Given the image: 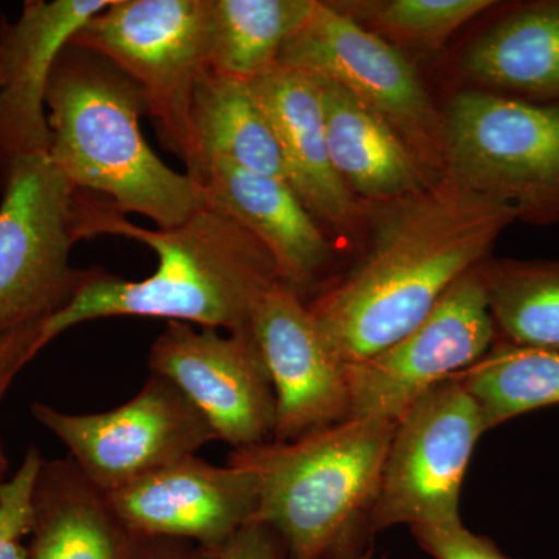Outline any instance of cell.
I'll use <instances>...</instances> for the list:
<instances>
[{"mask_svg": "<svg viewBox=\"0 0 559 559\" xmlns=\"http://www.w3.org/2000/svg\"><path fill=\"white\" fill-rule=\"evenodd\" d=\"M444 117L447 173L518 219L559 223V103L460 92Z\"/></svg>", "mask_w": 559, "mask_h": 559, "instance_id": "8992f818", "label": "cell"}, {"mask_svg": "<svg viewBox=\"0 0 559 559\" xmlns=\"http://www.w3.org/2000/svg\"><path fill=\"white\" fill-rule=\"evenodd\" d=\"M44 322L22 326L0 337V403L17 373L40 352V326Z\"/></svg>", "mask_w": 559, "mask_h": 559, "instance_id": "4316f807", "label": "cell"}, {"mask_svg": "<svg viewBox=\"0 0 559 559\" xmlns=\"http://www.w3.org/2000/svg\"><path fill=\"white\" fill-rule=\"evenodd\" d=\"M491 430L527 412L559 404V348L496 342L459 373Z\"/></svg>", "mask_w": 559, "mask_h": 559, "instance_id": "603a6c76", "label": "cell"}, {"mask_svg": "<svg viewBox=\"0 0 559 559\" xmlns=\"http://www.w3.org/2000/svg\"><path fill=\"white\" fill-rule=\"evenodd\" d=\"M5 469L7 459L5 454H3L2 447H0V484H2V477L3 474H5ZM0 559H27V550L22 551V554H11V551L3 547L2 540H0Z\"/></svg>", "mask_w": 559, "mask_h": 559, "instance_id": "f546056e", "label": "cell"}, {"mask_svg": "<svg viewBox=\"0 0 559 559\" xmlns=\"http://www.w3.org/2000/svg\"><path fill=\"white\" fill-rule=\"evenodd\" d=\"M76 240L116 235L156 252V271L143 280L94 267L72 300L40 326L39 347L80 323L108 318H151L226 333L250 330L261 297L280 282L264 246L241 224L205 205L170 229L131 223L102 198L73 193Z\"/></svg>", "mask_w": 559, "mask_h": 559, "instance_id": "7a4b0ae2", "label": "cell"}, {"mask_svg": "<svg viewBox=\"0 0 559 559\" xmlns=\"http://www.w3.org/2000/svg\"><path fill=\"white\" fill-rule=\"evenodd\" d=\"M396 421L348 418L290 441L231 451L260 481L257 521L278 533L288 559L360 557L371 532Z\"/></svg>", "mask_w": 559, "mask_h": 559, "instance_id": "277c9868", "label": "cell"}, {"mask_svg": "<svg viewBox=\"0 0 559 559\" xmlns=\"http://www.w3.org/2000/svg\"><path fill=\"white\" fill-rule=\"evenodd\" d=\"M481 274L498 337L559 348V260H487Z\"/></svg>", "mask_w": 559, "mask_h": 559, "instance_id": "cb8c5ba5", "label": "cell"}, {"mask_svg": "<svg viewBox=\"0 0 559 559\" xmlns=\"http://www.w3.org/2000/svg\"><path fill=\"white\" fill-rule=\"evenodd\" d=\"M314 79L322 95L331 164L353 197L392 204L436 180L373 109L340 84Z\"/></svg>", "mask_w": 559, "mask_h": 559, "instance_id": "d6986e66", "label": "cell"}, {"mask_svg": "<svg viewBox=\"0 0 559 559\" xmlns=\"http://www.w3.org/2000/svg\"><path fill=\"white\" fill-rule=\"evenodd\" d=\"M274 384V441H290L349 418L347 370L320 336L308 305L283 283L257 305L250 323Z\"/></svg>", "mask_w": 559, "mask_h": 559, "instance_id": "5bb4252c", "label": "cell"}, {"mask_svg": "<svg viewBox=\"0 0 559 559\" xmlns=\"http://www.w3.org/2000/svg\"><path fill=\"white\" fill-rule=\"evenodd\" d=\"M382 38L437 47L492 7V0H358L334 3Z\"/></svg>", "mask_w": 559, "mask_h": 559, "instance_id": "d4e9b609", "label": "cell"}, {"mask_svg": "<svg viewBox=\"0 0 559 559\" xmlns=\"http://www.w3.org/2000/svg\"><path fill=\"white\" fill-rule=\"evenodd\" d=\"M210 207L241 224L270 252L280 282L304 300L333 260V246L286 180L209 160L191 176Z\"/></svg>", "mask_w": 559, "mask_h": 559, "instance_id": "2e32d148", "label": "cell"}, {"mask_svg": "<svg viewBox=\"0 0 559 559\" xmlns=\"http://www.w3.org/2000/svg\"><path fill=\"white\" fill-rule=\"evenodd\" d=\"M484 432L479 406L459 374L415 401L396 421L371 532L460 521L463 479Z\"/></svg>", "mask_w": 559, "mask_h": 559, "instance_id": "9c48e42d", "label": "cell"}, {"mask_svg": "<svg viewBox=\"0 0 559 559\" xmlns=\"http://www.w3.org/2000/svg\"><path fill=\"white\" fill-rule=\"evenodd\" d=\"M191 121L197 164L187 175L193 176L204 162L224 160L241 170L286 180L277 138L250 81L209 70L194 92Z\"/></svg>", "mask_w": 559, "mask_h": 559, "instance_id": "44dd1931", "label": "cell"}, {"mask_svg": "<svg viewBox=\"0 0 559 559\" xmlns=\"http://www.w3.org/2000/svg\"><path fill=\"white\" fill-rule=\"evenodd\" d=\"M121 521L148 539L187 540L218 557L257 520L260 481L246 466L191 455L108 495Z\"/></svg>", "mask_w": 559, "mask_h": 559, "instance_id": "4fadbf2b", "label": "cell"}, {"mask_svg": "<svg viewBox=\"0 0 559 559\" xmlns=\"http://www.w3.org/2000/svg\"><path fill=\"white\" fill-rule=\"evenodd\" d=\"M3 173L0 202V337L61 311L91 277L70 264L75 190L49 154L21 157Z\"/></svg>", "mask_w": 559, "mask_h": 559, "instance_id": "52a82bcc", "label": "cell"}, {"mask_svg": "<svg viewBox=\"0 0 559 559\" xmlns=\"http://www.w3.org/2000/svg\"><path fill=\"white\" fill-rule=\"evenodd\" d=\"M114 0H31L16 22H0V168L49 154L46 94L58 57Z\"/></svg>", "mask_w": 559, "mask_h": 559, "instance_id": "9a60e30c", "label": "cell"}, {"mask_svg": "<svg viewBox=\"0 0 559 559\" xmlns=\"http://www.w3.org/2000/svg\"><path fill=\"white\" fill-rule=\"evenodd\" d=\"M49 156L80 193L120 215L139 213L170 229L207 205L190 175L160 160L142 134L146 102L138 84L100 55L68 44L47 87Z\"/></svg>", "mask_w": 559, "mask_h": 559, "instance_id": "3957f363", "label": "cell"}, {"mask_svg": "<svg viewBox=\"0 0 559 559\" xmlns=\"http://www.w3.org/2000/svg\"><path fill=\"white\" fill-rule=\"evenodd\" d=\"M352 559H373L371 557H367V555H360V557L352 558Z\"/></svg>", "mask_w": 559, "mask_h": 559, "instance_id": "4dcf8cb0", "label": "cell"}, {"mask_svg": "<svg viewBox=\"0 0 559 559\" xmlns=\"http://www.w3.org/2000/svg\"><path fill=\"white\" fill-rule=\"evenodd\" d=\"M411 530L418 546L433 559H511L491 539L471 533L462 520Z\"/></svg>", "mask_w": 559, "mask_h": 559, "instance_id": "484cf974", "label": "cell"}, {"mask_svg": "<svg viewBox=\"0 0 559 559\" xmlns=\"http://www.w3.org/2000/svg\"><path fill=\"white\" fill-rule=\"evenodd\" d=\"M465 66L503 95L559 103V0L511 10L471 46Z\"/></svg>", "mask_w": 559, "mask_h": 559, "instance_id": "ffe728a7", "label": "cell"}, {"mask_svg": "<svg viewBox=\"0 0 559 559\" xmlns=\"http://www.w3.org/2000/svg\"><path fill=\"white\" fill-rule=\"evenodd\" d=\"M388 205L358 266L307 304L320 336L344 366L411 333L460 277L488 260L518 219L506 202L448 173Z\"/></svg>", "mask_w": 559, "mask_h": 559, "instance_id": "6da1fadb", "label": "cell"}, {"mask_svg": "<svg viewBox=\"0 0 559 559\" xmlns=\"http://www.w3.org/2000/svg\"><path fill=\"white\" fill-rule=\"evenodd\" d=\"M318 0H210L209 68L253 80L274 68Z\"/></svg>", "mask_w": 559, "mask_h": 559, "instance_id": "7402d4cb", "label": "cell"}, {"mask_svg": "<svg viewBox=\"0 0 559 559\" xmlns=\"http://www.w3.org/2000/svg\"><path fill=\"white\" fill-rule=\"evenodd\" d=\"M32 414L106 495L198 455L218 440L190 400L173 382L153 373L134 399L116 409L68 414L33 403Z\"/></svg>", "mask_w": 559, "mask_h": 559, "instance_id": "30bf717a", "label": "cell"}, {"mask_svg": "<svg viewBox=\"0 0 559 559\" xmlns=\"http://www.w3.org/2000/svg\"><path fill=\"white\" fill-rule=\"evenodd\" d=\"M250 86L277 138L290 189L316 219L347 230L356 202L331 164L318 81L277 62Z\"/></svg>", "mask_w": 559, "mask_h": 559, "instance_id": "e0dca14e", "label": "cell"}, {"mask_svg": "<svg viewBox=\"0 0 559 559\" xmlns=\"http://www.w3.org/2000/svg\"><path fill=\"white\" fill-rule=\"evenodd\" d=\"M278 64L340 84L388 121L432 178L447 173L444 117L395 46L334 3L318 2Z\"/></svg>", "mask_w": 559, "mask_h": 559, "instance_id": "ba28073f", "label": "cell"}, {"mask_svg": "<svg viewBox=\"0 0 559 559\" xmlns=\"http://www.w3.org/2000/svg\"><path fill=\"white\" fill-rule=\"evenodd\" d=\"M209 551L187 540L148 539L143 547L142 559H216Z\"/></svg>", "mask_w": 559, "mask_h": 559, "instance_id": "f1b7e54d", "label": "cell"}, {"mask_svg": "<svg viewBox=\"0 0 559 559\" xmlns=\"http://www.w3.org/2000/svg\"><path fill=\"white\" fill-rule=\"evenodd\" d=\"M150 373L173 382L234 450L274 439L277 400L252 330L221 334L167 322L148 353Z\"/></svg>", "mask_w": 559, "mask_h": 559, "instance_id": "7c38bea8", "label": "cell"}, {"mask_svg": "<svg viewBox=\"0 0 559 559\" xmlns=\"http://www.w3.org/2000/svg\"><path fill=\"white\" fill-rule=\"evenodd\" d=\"M33 510L27 559H142L146 538L70 457L43 463Z\"/></svg>", "mask_w": 559, "mask_h": 559, "instance_id": "ac0fdd59", "label": "cell"}, {"mask_svg": "<svg viewBox=\"0 0 559 559\" xmlns=\"http://www.w3.org/2000/svg\"><path fill=\"white\" fill-rule=\"evenodd\" d=\"M496 342L480 264L460 277L411 333L345 366L349 418L399 421L415 401L479 362Z\"/></svg>", "mask_w": 559, "mask_h": 559, "instance_id": "8fae6325", "label": "cell"}, {"mask_svg": "<svg viewBox=\"0 0 559 559\" xmlns=\"http://www.w3.org/2000/svg\"><path fill=\"white\" fill-rule=\"evenodd\" d=\"M285 544L270 525L260 521L249 522L227 544L216 559H285Z\"/></svg>", "mask_w": 559, "mask_h": 559, "instance_id": "83f0119b", "label": "cell"}, {"mask_svg": "<svg viewBox=\"0 0 559 559\" xmlns=\"http://www.w3.org/2000/svg\"><path fill=\"white\" fill-rule=\"evenodd\" d=\"M210 0H114L70 44L94 51L142 90L162 145L197 164L194 92L209 72Z\"/></svg>", "mask_w": 559, "mask_h": 559, "instance_id": "5b68a950", "label": "cell"}]
</instances>
